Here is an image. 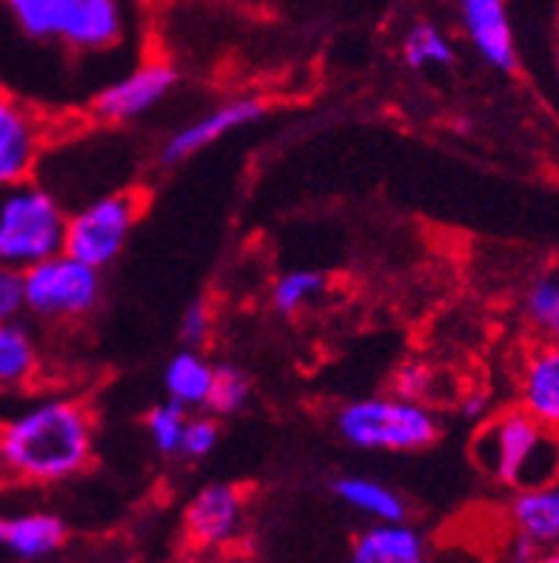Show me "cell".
Masks as SVG:
<instances>
[{"label": "cell", "mask_w": 559, "mask_h": 563, "mask_svg": "<svg viewBox=\"0 0 559 563\" xmlns=\"http://www.w3.org/2000/svg\"><path fill=\"white\" fill-rule=\"evenodd\" d=\"M92 412L69 398H49L0 429V466L29 484L69 481L92 464Z\"/></svg>", "instance_id": "1"}, {"label": "cell", "mask_w": 559, "mask_h": 563, "mask_svg": "<svg viewBox=\"0 0 559 563\" xmlns=\"http://www.w3.org/2000/svg\"><path fill=\"white\" fill-rule=\"evenodd\" d=\"M471 455L491 481L514 493L559 481V432L519 407L485 418L471 443Z\"/></svg>", "instance_id": "2"}, {"label": "cell", "mask_w": 559, "mask_h": 563, "mask_svg": "<svg viewBox=\"0 0 559 563\" xmlns=\"http://www.w3.org/2000/svg\"><path fill=\"white\" fill-rule=\"evenodd\" d=\"M23 35L75 52H107L126 37V0H3Z\"/></svg>", "instance_id": "3"}, {"label": "cell", "mask_w": 559, "mask_h": 563, "mask_svg": "<svg viewBox=\"0 0 559 563\" xmlns=\"http://www.w3.org/2000/svg\"><path fill=\"white\" fill-rule=\"evenodd\" d=\"M69 212L57 195L35 180L0 189V264L26 272L60 255Z\"/></svg>", "instance_id": "4"}, {"label": "cell", "mask_w": 559, "mask_h": 563, "mask_svg": "<svg viewBox=\"0 0 559 563\" xmlns=\"http://www.w3.org/2000/svg\"><path fill=\"white\" fill-rule=\"evenodd\" d=\"M334 427L343 441L362 452H420L439 435L437 415L428 404L396 395L351 400L334 415Z\"/></svg>", "instance_id": "5"}, {"label": "cell", "mask_w": 559, "mask_h": 563, "mask_svg": "<svg viewBox=\"0 0 559 563\" xmlns=\"http://www.w3.org/2000/svg\"><path fill=\"white\" fill-rule=\"evenodd\" d=\"M103 298V272L60 255L23 272V312L41 321H80Z\"/></svg>", "instance_id": "6"}, {"label": "cell", "mask_w": 559, "mask_h": 563, "mask_svg": "<svg viewBox=\"0 0 559 563\" xmlns=\"http://www.w3.org/2000/svg\"><path fill=\"white\" fill-rule=\"evenodd\" d=\"M143 209H146V198L141 195V189L100 195V198L89 200L80 209L69 212L64 252L103 272L126 250Z\"/></svg>", "instance_id": "7"}, {"label": "cell", "mask_w": 559, "mask_h": 563, "mask_svg": "<svg viewBox=\"0 0 559 563\" xmlns=\"http://www.w3.org/2000/svg\"><path fill=\"white\" fill-rule=\"evenodd\" d=\"M246 527V495L234 484H209L186 504L180 536L194 555L232 550Z\"/></svg>", "instance_id": "8"}, {"label": "cell", "mask_w": 559, "mask_h": 563, "mask_svg": "<svg viewBox=\"0 0 559 563\" xmlns=\"http://www.w3.org/2000/svg\"><path fill=\"white\" fill-rule=\"evenodd\" d=\"M180 75L169 60L152 57L143 60L135 69L126 71L123 78L103 86L92 100L94 118L103 123H128L137 121L152 109L160 107L178 86Z\"/></svg>", "instance_id": "9"}, {"label": "cell", "mask_w": 559, "mask_h": 563, "mask_svg": "<svg viewBox=\"0 0 559 563\" xmlns=\"http://www.w3.org/2000/svg\"><path fill=\"white\" fill-rule=\"evenodd\" d=\"M514 386L517 407L559 432V341L537 338L528 343L517 361Z\"/></svg>", "instance_id": "10"}, {"label": "cell", "mask_w": 559, "mask_h": 563, "mask_svg": "<svg viewBox=\"0 0 559 563\" xmlns=\"http://www.w3.org/2000/svg\"><path fill=\"white\" fill-rule=\"evenodd\" d=\"M462 35L471 49L496 71L517 69V37L505 0H454Z\"/></svg>", "instance_id": "11"}, {"label": "cell", "mask_w": 559, "mask_h": 563, "mask_svg": "<svg viewBox=\"0 0 559 563\" xmlns=\"http://www.w3.org/2000/svg\"><path fill=\"white\" fill-rule=\"evenodd\" d=\"M262 114H266V103L260 98H234L228 103H220V107L209 109L205 114L180 126L175 135H169V141L160 150V161L166 166L183 164L198 152L209 150L220 137H226L228 132H237L248 123L260 121Z\"/></svg>", "instance_id": "12"}, {"label": "cell", "mask_w": 559, "mask_h": 563, "mask_svg": "<svg viewBox=\"0 0 559 563\" xmlns=\"http://www.w3.org/2000/svg\"><path fill=\"white\" fill-rule=\"evenodd\" d=\"M41 152L43 132L35 114L0 95V189L32 180Z\"/></svg>", "instance_id": "13"}, {"label": "cell", "mask_w": 559, "mask_h": 563, "mask_svg": "<svg viewBox=\"0 0 559 563\" xmlns=\"http://www.w3.org/2000/svg\"><path fill=\"white\" fill-rule=\"evenodd\" d=\"M511 536L532 541L537 550L551 552L559 547V481L523 489L508 500Z\"/></svg>", "instance_id": "14"}, {"label": "cell", "mask_w": 559, "mask_h": 563, "mask_svg": "<svg viewBox=\"0 0 559 563\" xmlns=\"http://www.w3.org/2000/svg\"><path fill=\"white\" fill-rule=\"evenodd\" d=\"M66 543V523L52 512L0 515V547L21 561H43Z\"/></svg>", "instance_id": "15"}, {"label": "cell", "mask_w": 559, "mask_h": 563, "mask_svg": "<svg viewBox=\"0 0 559 563\" xmlns=\"http://www.w3.org/2000/svg\"><path fill=\"white\" fill-rule=\"evenodd\" d=\"M351 563H428V547L405 521L371 523L351 543Z\"/></svg>", "instance_id": "16"}, {"label": "cell", "mask_w": 559, "mask_h": 563, "mask_svg": "<svg viewBox=\"0 0 559 563\" xmlns=\"http://www.w3.org/2000/svg\"><path fill=\"white\" fill-rule=\"evenodd\" d=\"M332 489L337 500H343L348 509L360 512L362 518H369L371 523H396L409 518V507H405L403 495L377 478L343 475V478L334 481Z\"/></svg>", "instance_id": "17"}, {"label": "cell", "mask_w": 559, "mask_h": 563, "mask_svg": "<svg viewBox=\"0 0 559 563\" xmlns=\"http://www.w3.org/2000/svg\"><path fill=\"white\" fill-rule=\"evenodd\" d=\"M214 364L198 350H180L169 357L164 369V384L169 400H178L186 409H203L212 393Z\"/></svg>", "instance_id": "18"}, {"label": "cell", "mask_w": 559, "mask_h": 563, "mask_svg": "<svg viewBox=\"0 0 559 563\" xmlns=\"http://www.w3.org/2000/svg\"><path fill=\"white\" fill-rule=\"evenodd\" d=\"M41 369V352L26 327L0 321V393L21 389Z\"/></svg>", "instance_id": "19"}, {"label": "cell", "mask_w": 559, "mask_h": 563, "mask_svg": "<svg viewBox=\"0 0 559 563\" xmlns=\"http://www.w3.org/2000/svg\"><path fill=\"white\" fill-rule=\"evenodd\" d=\"M403 60L409 69H443L454 64V43L446 29H439L432 21H417L409 26L400 43Z\"/></svg>", "instance_id": "20"}, {"label": "cell", "mask_w": 559, "mask_h": 563, "mask_svg": "<svg viewBox=\"0 0 559 563\" xmlns=\"http://www.w3.org/2000/svg\"><path fill=\"white\" fill-rule=\"evenodd\" d=\"M328 289V278L314 269H291L283 272L271 284V307L283 314H294Z\"/></svg>", "instance_id": "21"}, {"label": "cell", "mask_w": 559, "mask_h": 563, "mask_svg": "<svg viewBox=\"0 0 559 563\" xmlns=\"http://www.w3.org/2000/svg\"><path fill=\"white\" fill-rule=\"evenodd\" d=\"M191 409L180 407L178 400H164L146 412L143 423H146V432H149V441L160 455L178 457L180 446H183V432L186 423H189Z\"/></svg>", "instance_id": "22"}, {"label": "cell", "mask_w": 559, "mask_h": 563, "mask_svg": "<svg viewBox=\"0 0 559 563\" xmlns=\"http://www.w3.org/2000/svg\"><path fill=\"white\" fill-rule=\"evenodd\" d=\"M248 400H251V380L246 372L234 364H214L212 393L205 400V409L214 418H226V415L243 412Z\"/></svg>", "instance_id": "23"}, {"label": "cell", "mask_w": 559, "mask_h": 563, "mask_svg": "<svg viewBox=\"0 0 559 563\" xmlns=\"http://www.w3.org/2000/svg\"><path fill=\"white\" fill-rule=\"evenodd\" d=\"M559 312V278L557 275H539L528 284L523 295V318L539 338L546 335L551 321Z\"/></svg>", "instance_id": "24"}, {"label": "cell", "mask_w": 559, "mask_h": 563, "mask_svg": "<svg viewBox=\"0 0 559 563\" xmlns=\"http://www.w3.org/2000/svg\"><path fill=\"white\" fill-rule=\"evenodd\" d=\"M220 438V423L212 412H191L189 423H186L183 432V446H180V457H191V461H200V457L212 455L214 446H217Z\"/></svg>", "instance_id": "25"}, {"label": "cell", "mask_w": 559, "mask_h": 563, "mask_svg": "<svg viewBox=\"0 0 559 563\" xmlns=\"http://www.w3.org/2000/svg\"><path fill=\"white\" fill-rule=\"evenodd\" d=\"M432 386H434L432 366H425L423 361L414 357V361H403V364L394 369V378H391V395L425 404L428 395H432Z\"/></svg>", "instance_id": "26"}, {"label": "cell", "mask_w": 559, "mask_h": 563, "mask_svg": "<svg viewBox=\"0 0 559 563\" xmlns=\"http://www.w3.org/2000/svg\"><path fill=\"white\" fill-rule=\"evenodd\" d=\"M209 335H212V309H209L205 300H194V303L186 307L183 318H180V341L189 350H198L209 341Z\"/></svg>", "instance_id": "27"}, {"label": "cell", "mask_w": 559, "mask_h": 563, "mask_svg": "<svg viewBox=\"0 0 559 563\" xmlns=\"http://www.w3.org/2000/svg\"><path fill=\"white\" fill-rule=\"evenodd\" d=\"M23 312V272L0 264V321H18Z\"/></svg>", "instance_id": "28"}, {"label": "cell", "mask_w": 559, "mask_h": 563, "mask_svg": "<svg viewBox=\"0 0 559 563\" xmlns=\"http://www.w3.org/2000/svg\"><path fill=\"white\" fill-rule=\"evenodd\" d=\"M539 555H543V550H537L532 541H525V538L519 536H511V543H508L511 563H534Z\"/></svg>", "instance_id": "29"}, {"label": "cell", "mask_w": 559, "mask_h": 563, "mask_svg": "<svg viewBox=\"0 0 559 563\" xmlns=\"http://www.w3.org/2000/svg\"><path fill=\"white\" fill-rule=\"evenodd\" d=\"M485 409H489V395L485 393H474L462 398V412L468 418H474V421H485Z\"/></svg>", "instance_id": "30"}, {"label": "cell", "mask_w": 559, "mask_h": 563, "mask_svg": "<svg viewBox=\"0 0 559 563\" xmlns=\"http://www.w3.org/2000/svg\"><path fill=\"white\" fill-rule=\"evenodd\" d=\"M166 563H209V561H203V558H200V555H194V552H191V555L171 558V561H166Z\"/></svg>", "instance_id": "31"}, {"label": "cell", "mask_w": 559, "mask_h": 563, "mask_svg": "<svg viewBox=\"0 0 559 563\" xmlns=\"http://www.w3.org/2000/svg\"><path fill=\"white\" fill-rule=\"evenodd\" d=\"M534 563H559V552L551 550V552H543V555L537 558Z\"/></svg>", "instance_id": "32"}, {"label": "cell", "mask_w": 559, "mask_h": 563, "mask_svg": "<svg viewBox=\"0 0 559 563\" xmlns=\"http://www.w3.org/2000/svg\"><path fill=\"white\" fill-rule=\"evenodd\" d=\"M543 338H551V341H559V312H557V318H554L551 327H548V332Z\"/></svg>", "instance_id": "33"}, {"label": "cell", "mask_w": 559, "mask_h": 563, "mask_svg": "<svg viewBox=\"0 0 559 563\" xmlns=\"http://www.w3.org/2000/svg\"><path fill=\"white\" fill-rule=\"evenodd\" d=\"M557 64H559V32H557Z\"/></svg>", "instance_id": "34"}, {"label": "cell", "mask_w": 559, "mask_h": 563, "mask_svg": "<svg viewBox=\"0 0 559 563\" xmlns=\"http://www.w3.org/2000/svg\"><path fill=\"white\" fill-rule=\"evenodd\" d=\"M557 552H559V547H557Z\"/></svg>", "instance_id": "35"}]
</instances>
